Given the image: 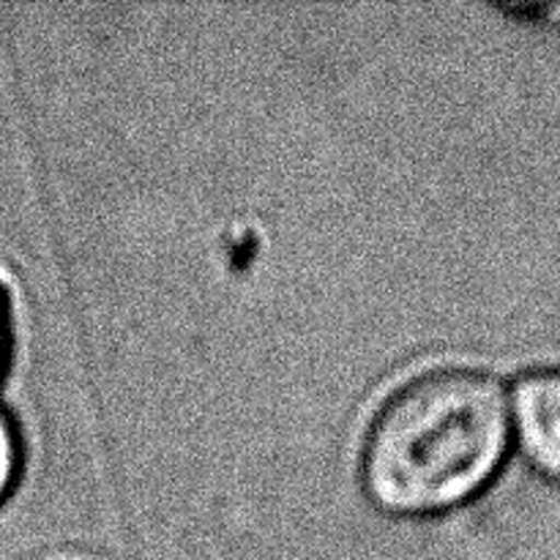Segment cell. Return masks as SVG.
I'll return each mask as SVG.
<instances>
[{
	"mask_svg": "<svg viewBox=\"0 0 560 560\" xmlns=\"http://www.w3.org/2000/svg\"><path fill=\"white\" fill-rule=\"evenodd\" d=\"M5 353H9V312H5L3 293H0V366H3Z\"/></svg>",
	"mask_w": 560,
	"mask_h": 560,
	"instance_id": "obj_4",
	"label": "cell"
},
{
	"mask_svg": "<svg viewBox=\"0 0 560 560\" xmlns=\"http://www.w3.org/2000/svg\"><path fill=\"white\" fill-rule=\"evenodd\" d=\"M512 430L525 459L560 481V370H534L514 388Z\"/></svg>",
	"mask_w": 560,
	"mask_h": 560,
	"instance_id": "obj_2",
	"label": "cell"
},
{
	"mask_svg": "<svg viewBox=\"0 0 560 560\" xmlns=\"http://www.w3.org/2000/svg\"><path fill=\"white\" fill-rule=\"evenodd\" d=\"M512 435L501 381L479 366H432L394 388L359 452L366 501L392 517H435L474 501Z\"/></svg>",
	"mask_w": 560,
	"mask_h": 560,
	"instance_id": "obj_1",
	"label": "cell"
},
{
	"mask_svg": "<svg viewBox=\"0 0 560 560\" xmlns=\"http://www.w3.org/2000/svg\"><path fill=\"white\" fill-rule=\"evenodd\" d=\"M20 470V438L9 416L0 410V501L9 495Z\"/></svg>",
	"mask_w": 560,
	"mask_h": 560,
	"instance_id": "obj_3",
	"label": "cell"
}]
</instances>
